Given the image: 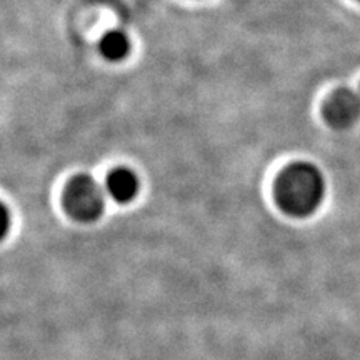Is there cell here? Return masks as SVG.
<instances>
[{
  "instance_id": "obj_1",
  "label": "cell",
  "mask_w": 360,
  "mask_h": 360,
  "mask_svg": "<svg viewBox=\"0 0 360 360\" xmlns=\"http://www.w3.org/2000/svg\"><path fill=\"white\" fill-rule=\"evenodd\" d=\"M274 195L283 214L290 217H307L322 204L326 180L314 164L295 162L278 174Z\"/></svg>"
},
{
  "instance_id": "obj_2",
  "label": "cell",
  "mask_w": 360,
  "mask_h": 360,
  "mask_svg": "<svg viewBox=\"0 0 360 360\" xmlns=\"http://www.w3.org/2000/svg\"><path fill=\"white\" fill-rule=\"evenodd\" d=\"M65 212L79 222H96L103 214V192L97 180L80 174L72 177L62 195Z\"/></svg>"
},
{
  "instance_id": "obj_3",
  "label": "cell",
  "mask_w": 360,
  "mask_h": 360,
  "mask_svg": "<svg viewBox=\"0 0 360 360\" xmlns=\"http://www.w3.org/2000/svg\"><path fill=\"white\" fill-rule=\"evenodd\" d=\"M326 122L337 130L352 127L360 120V85L357 89H339L323 102Z\"/></svg>"
},
{
  "instance_id": "obj_4",
  "label": "cell",
  "mask_w": 360,
  "mask_h": 360,
  "mask_svg": "<svg viewBox=\"0 0 360 360\" xmlns=\"http://www.w3.org/2000/svg\"><path fill=\"white\" fill-rule=\"evenodd\" d=\"M105 188L117 204H129L141 191V182H139L137 174L134 170L117 167L110 170L109 177L105 180Z\"/></svg>"
},
{
  "instance_id": "obj_5",
  "label": "cell",
  "mask_w": 360,
  "mask_h": 360,
  "mask_svg": "<svg viewBox=\"0 0 360 360\" xmlns=\"http://www.w3.org/2000/svg\"><path fill=\"white\" fill-rule=\"evenodd\" d=\"M130 39L120 30H112L101 40V53L110 62H120L129 56Z\"/></svg>"
}]
</instances>
